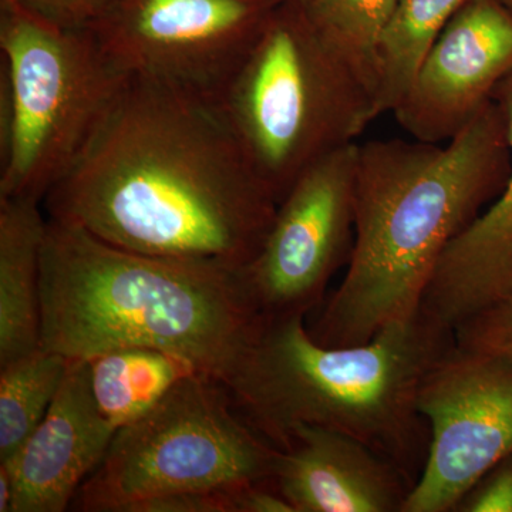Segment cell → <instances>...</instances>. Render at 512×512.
<instances>
[{
    "label": "cell",
    "instance_id": "6da1fadb",
    "mask_svg": "<svg viewBox=\"0 0 512 512\" xmlns=\"http://www.w3.org/2000/svg\"><path fill=\"white\" fill-rule=\"evenodd\" d=\"M43 201L116 247L234 268L254 261L278 208L220 100L133 77Z\"/></svg>",
    "mask_w": 512,
    "mask_h": 512
},
{
    "label": "cell",
    "instance_id": "7a4b0ae2",
    "mask_svg": "<svg viewBox=\"0 0 512 512\" xmlns=\"http://www.w3.org/2000/svg\"><path fill=\"white\" fill-rule=\"evenodd\" d=\"M512 165L503 109L491 101L446 146H359L348 272L309 330L328 348L363 345L421 308L441 256L503 190Z\"/></svg>",
    "mask_w": 512,
    "mask_h": 512
},
{
    "label": "cell",
    "instance_id": "3957f363",
    "mask_svg": "<svg viewBox=\"0 0 512 512\" xmlns=\"http://www.w3.org/2000/svg\"><path fill=\"white\" fill-rule=\"evenodd\" d=\"M42 349L89 359L146 346L227 384L262 322L245 268L128 251L47 217Z\"/></svg>",
    "mask_w": 512,
    "mask_h": 512
},
{
    "label": "cell",
    "instance_id": "277c9868",
    "mask_svg": "<svg viewBox=\"0 0 512 512\" xmlns=\"http://www.w3.org/2000/svg\"><path fill=\"white\" fill-rule=\"evenodd\" d=\"M456 332L420 308L363 345L328 348L303 316L262 318L254 342L225 384L239 414L281 450L296 426L339 431L419 480L430 429L417 400Z\"/></svg>",
    "mask_w": 512,
    "mask_h": 512
},
{
    "label": "cell",
    "instance_id": "5b68a950",
    "mask_svg": "<svg viewBox=\"0 0 512 512\" xmlns=\"http://www.w3.org/2000/svg\"><path fill=\"white\" fill-rule=\"evenodd\" d=\"M218 100L278 204L306 168L355 143L376 119L365 90L292 2L272 13Z\"/></svg>",
    "mask_w": 512,
    "mask_h": 512
},
{
    "label": "cell",
    "instance_id": "8992f818",
    "mask_svg": "<svg viewBox=\"0 0 512 512\" xmlns=\"http://www.w3.org/2000/svg\"><path fill=\"white\" fill-rule=\"evenodd\" d=\"M0 69L12 90L0 198L45 200L106 116L128 77L90 29L63 28L0 0Z\"/></svg>",
    "mask_w": 512,
    "mask_h": 512
},
{
    "label": "cell",
    "instance_id": "52a82bcc",
    "mask_svg": "<svg viewBox=\"0 0 512 512\" xmlns=\"http://www.w3.org/2000/svg\"><path fill=\"white\" fill-rule=\"evenodd\" d=\"M278 451L239 414L224 383L195 373L116 431L72 507L131 512L164 495L265 483Z\"/></svg>",
    "mask_w": 512,
    "mask_h": 512
},
{
    "label": "cell",
    "instance_id": "ba28073f",
    "mask_svg": "<svg viewBox=\"0 0 512 512\" xmlns=\"http://www.w3.org/2000/svg\"><path fill=\"white\" fill-rule=\"evenodd\" d=\"M286 0H123L90 28L133 79L218 97Z\"/></svg>",
    "mask_w": 512,
    "mask_h": 512
},
{
    "label": "cell",
    "instance_id": "9c48e42d",
    "mask_svg": "<svg viewBox=\"0 0 512 512\" xmlns=\"http://www.w3.org/2000/svg\"><path fill=\"white\" fill-rule=\"evenodd\" d=\"M417 407L429 456L403 512H450L512 454V363L453 346L430 370Z\"/></svg>",
    "mask_w": 512,
    "mask_h": 512
},
{
    "label": "cell",
    "instance_id": "30bf717a",
    "mask_svg": "<svg viewBox=\"0 0 512 512\" xmlns=\"http://www.w3.org/2000/svg\"><path fill=\"white\" fill-rule=\"evenodd\" d=\"M359 144L306 168L279 202L261 251L245 268L262 318L303 316L322 302L355 242Z\"/></svg>",
    "mask_w": 512,
    "mask_h": 512
},
{
    "label": "cell",
    "instance_id": "8fae6325",
    "mask_svg": "<svg viewBox=\"0 0 512 512\" xmlns=\"http://www.w3.org/2000/svg\"><path fill=\"white\" fill-rule=\"evenodd\" d=\"M511 74L512 10L501 0H470L424 57L394 116L414 140L448 143Z\"/></svg>",
    "mask_w": 512,
    "mask_h": 512
},
{
    "label": "cell",
    "instance_id": "7c38bea8",
    "mask_svg": "<svg viewBox=\"0 0 512 512\" xmlns=\"http://www.w3.org/2000/svg\"><path fill=\"white\" fill-rule=\"evenodd\" d=\"M116 427L104 419L86 359H72L45 419L15 456L0 461L13 481L12 512H63L109 451Z\"/></svg>",
    "mask_w": 512,
    "mask_h": 512
},
{
    "label": "cell",
    "instance_id": "4fadbf2b",
    "mask_svg": "<svg viewBox=\"0 0 512 512\" xmlns=\"http://www.w3.org/2000/svg\"><path fill=\"white\" fill-rule=\"evenodd\" d=\"M272 483L295 512H403L413 487L366 444L305 424L278 451Z\"/></svg>",
    "mask_w": 512,
    "mask_h": 512
},
{
    "label": "cell",
    "instance_id": "5bb4252c",
    "mask_svg": "<svg viewBox=\"0 0 512 512\" xmlns=\"http://www.w3.org/2000/svg\"><path fill=\"white\" fill-rule=\"evenodd\" d=\"M512 153V74L494 94ZM512 295V165L503 190L450 245L424 292L421 308L456 330Z\"/></svg>",
    "mask_w": 512,
    "mask_h": 512
},
{
    "label": "cell",
    "instance_id": "9a60e30c",
    "mask_svg": "<svg viewBox=\"0 0 512 512\" xmlns=\"http://www.w3.org/2000/svg\"><path fill=\"white\" fill-rule=\"evenodd\" d=\"M46 227L39 200L0 198V365L42 348L40 274Z\"/></svg>",
    "mask_w": 512,
    "mask_h": 512
},
{
    "label": "cell",
    "instance_id": "2e32d148",
    "mask_svg": "<svg viewBox=\"0 0 512 512\" xmlns=\"http://www.w3.org/2000/svg\"><path fill=\"white\" fill-rule=\"evenodd\" d=\"M86 360L97 407L117 430L150 412L185 377L202 373L183 356L146 346L111 349Z\"/></svg>",
    "mask_w": 512,
    "mask_h": 512
},
{
    "label": "cell",
    "instance_id": "e0dca14e",
    "mask_svg": "<svg viewBox=\"0 0 512 512\" xmlns=\"http://www.w3.org/2000/svg\"><path fill=\"white\" fill-rule=\"evenodd\" d=\"M470 0H399L377 47L376 117L394 111L424 57Z\"/></svg>",
    "mask_w": 512,
    "mask_h": 512
},
{
    "label": "cell",
    "instance_id": "ac0fdd59",
    "mask_svg": "<svg viewBox=\"0 0 512 512\" xmlns=\"http://www.w3.org/2000/svg\"><path fill=\"white\" fill-rule=\"evenodd\" d=\"M399 0H309V22L326 49L370 97L375 110L377 47ZM376 116V113H375Z\"/></svg>",
    "mask_w": 512,
    "mask_h": 512
},
{
    "label": "cell",
    "instance_id": "d6986e66",
    "mask_svg": "<svg viewBox=\"0 0 512 512\" xmlns=\"http://www.w3.org/2000/svg\"><path fill=\"white\" fill-rule=\"evenodd\" d=\"M70 362L40 348L0 365V461L15 456L45 419Z\"/></svg>",
    "mask_w": 512,
    "mask_h": 512
},
{
    "label": "cell",
    "instance_id": "ffe728a7",
    "mask_svg": "<svg viewBox=\"0 0 512 512\" xmlns=\"http://www.w3.org/2000/svg\"><path fill=\"white\" fill-rule=\"evenodd\" d=\"M454 332L460 348L512 363V295L464 320Z\"/></svg>",
    "mask_w": 512,
    "mask_h": 512
},
{
    "label": "cell",
    "instance_id": "44dd1931",
    "mask_svg": "<svg viewBox=\"0 0 512 512\" xmlns=\"http://www.w3.org/2000/svg\"><path fill=\"white\" fill-rule=\"evenodd\" d=\"M63 28L90 29L123 0H9Z\"/></svg>",
    "mask_w": 512,
    "mask_h": 512
},
{
    "label": "cell",
    "instance_id": "7402d4cb",
    "mask_svg": "<svg viewBox=\"0 0 512 512\" xmlns=\"http://www.w3.org/2000/svg\"><path fill=\"white\" fill-rule=\"evenodd\" d=\"M248 485L164 495L136 505L131 512H241L242 493Z\"/></svg>",
    "mask_w": 512,
    "mask_h": 512
},
{
    "label": "cell",
    "instance_id": "603a6c76",
    "mask_svg": "<svg viewBox=\"0 0 512 512\" xmlns=\"http://www.w3.org/2000/svg\"><path fill=\"white\" fill-rule=\"evenodd\" d=\"M456 512H512V454L464 495Z\"/></svg>",
    "mask_w": 512,
    "mask_h": 512
},
{
    "label": "cell",
    "instance_id": "cb8c5ba5",
    "mask_svg": "<svg viewBox=\"0 0 512 512\" xmlns=\"http://www.w3.org/2000/svg\"><path fill=\"white\" fill-rule=\"evenodd\" d=\"M13 481L5 464L0 463V512H12Z\"/></svg>",
    "mask_w": 512,
    "mask_h": 512
},
{
    "label": "cell",
    "instance_id": "d4e9b609",
    "mask_svg": "<svg viewBox=\"0 0 512 512\" xmlns=\"http://www.w3.org/2000/svg\"><path fill=\"white\" fill-rule=\"evenodd\" d=\"M286 2L298 3V5L306 6L309 0H286Z\"/></svg>",
    "mask_w": 512,
    "mask_h": 512
},
{
    "label": "cell",
    "instance_id": "484cf974",
    "mask_svg": "<svg viewBox=\"0 0 512 512\" xmlns=\"http://www.w3.org/2000/svg\"><path fill=\"white\" fill-rule=\"evenodd\" d=\"M505 6H508L512 10V0H501Z\"/></svg>",
    "mask_w": 512,
    "mask_h": 512
}]
</instances>
